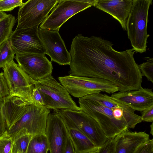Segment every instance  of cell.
<instances>
[{
  "instance_id": "9a60e30c",
  "label": "cell",
  "mask_w": 153,
  "mask_h": 153,
  "mask_svg": "<svg viewBox=\"0 0 153 153\" xmlns=\"http://www.w3.org/2000/svg\"><path fill=\"white\" fill-rule=\"evenodd\" d=\"M111 98L117 102L128 106L134 111H142L153 105V92L152 89L143 88L120 91L112 94Z\"/></svg>"
},
{
  "instance_id": "ffe728a7",
  "label": "cell",
  "mask_w": 153,
  "mask_h": 153,
  "mask_svg": "<svg viewBox=\"0 0 153 153\" xmlns=\"http://www.w3.org/2000/svg\"><path fill=\"white\" fill-rule=\"evenodd\" d=\"M11 136L13 140L12 153H26L33 136L22 130Z\"/></svg>"
},
{
  "instance_id": "4fadbf2b",
  "label": "cell",
  "mask_w": 153,
  "mask_h": 153,
  "mask_svg": "<svg viewBox=\"0 0 153 153\" xmlns=\"http://www.w3.org/2000/svg\"><path fill=\"white\" fill-rule=\"evenodd\" d=\"M59 31L39 28L38 33L45 49L46 54L50 57L51 62L53 61L60 65H70V54Z\"/></svg>"
},
{
  "instance_id": "5bb4252c",
  "label": "cell",
  "mask_w": 153,
  "mask_h": 153,
  "mask_svg": "<svg viewBox=\"0 0 153 153\" xmlns=\"http://www.w3.org/2000/svg\"><path fill=\"white\" fill-rule=\"evenodd\" d=\"M45 135L50 153H64L69 137L68 130L60 115L55 111L48 115Z\"/></svg>"
},
{
  "instance_id": "9c48e42d",
  "label": "cell",
  "mask_w": 153,
  "mask_h": 153,
  "mask_svg": "<svg viewBox=\"0 0 153 153\" xmlns=\"http://www.w3.org/2000/svg\"><path fill=\"white\" fill-rule=\"evenodd\" d=\"M59 0H29L20 7L15 30L38 27Z\"/></svg>"
},
{
  "instance_id": "cb8c5ba5",
  "label": "cell",
  "mask_w": 153,
  "mask_h": 153,
  "mask_svg": "<svg viewBox=\"0 0 153 153\" xmlns=\"http://www.w3.org/2000/svg\"><path fill=\"white\" fill-rule=\"evenodd\" d=\"M13 140L7 130L0 135V153H12Z\"/></svg>"
},
{
  "instance_id": "d6a6232c",
  "label": "cell",
  "mask_w": 153,
  "mask_h": 153,
  "mask_svg": "<svg viewBox=\"0 0 153 153\" xmlns=\"http://www.w3.org/2000/svg\"><path fill=\"white\" fill-rule=\"evenodd\" d=\"M64 153H76L69 136L67 140Z\"/></svg>"
},
{
  "instance_id": "836d02e7",
  "label": "cell",
  "mask_w": 153,
  "mask_h": 153,
  "mask_svg": "<svg viewBox=\"0 0 153 153\" xmlns=\"http://www.w3.org/2000/svg\"><path fill=\"white\" fill-rule=\"evenodd\" d=\"M8 15L5 12L0 11V21L7 16Z\"/></svg>"
},
{
  "instance_id": "2e32d148",
  "label": "cell",
  "mask_w": 153,
  "mask_h": 153,
  "mask_svg": "<svg viewBox=\"0 0 153 153\" xmlns=\"http://www.w3.org/2000/svg\"><path fill=\"white\" fill-rule=\"evenodd\" d=\"M145 132H132L126 129L114 138L115 153H135L142 145L149 140Z\"/></svg>"
},
{
  "instance_id": "4dcf8cb0",
  "label": "cell",
  "mask_w": 153,
  "mask_h": 153,
  "mask_svg": "<svg viewBox=\"0 0 153 153\" xmlns=\"http://www.w3.org/2000/svg\"><path fill=\"white\" fill-rule=\"evenodd\" d=\"M141 117L142 121L153 122V105L149 106L142 111Z\"/></svg>"
},
{
  "instance_id": "44dd1931",
  "label": "cell",
  "mask_w": 153,
  "mask_h": 153,
  "mask_svg": "<svg viewBox=\"0 0 153 153\" xmlns=\"http://www.w3.org/2000/svg\"><path fill=\"white\" fill-rule=\"evenodd\" d=\"M48 146L45 135L33 136L26 153H48Z\"/></svg>"
},
{
  "instance_id": "7a4b0ae2",
  "label": "cell",
  "mask_w": 153,
  "mask_h": 153,
  "mask_svg": "<svg viewBox=\"0 0 153 153\" xmlns=\"http://www.w3.org/2000/svg\"><path fill=\"white\" fill-rule=\"evenodd\" d=\"M78 102L81 111L98 123L108 138H114L142 122L141 116L130 107L120 103L110 108L82 97L79 98Z\"/></svg>"
},
{
  "instance_id": "52a82bcc",
  "label": "cell",
  "mask_w": 153,
  "mask_h": 153,
  "mask_svg": "<svg viewBox=\"0 0 153 153\" xmlns=\"http://www.w3.org/2000/svg\"><path fill=\"white\" fill-rule=\"evenodd\" d=\"M49 109L44 106L28 104L23 114L7 130L12 136L23 130L33 136L45 135L47 120Z\"/></svg>"
},
{
  "instance_id": "484cf974",
  "label": "cell",
  "mask_w": 153,
  "mask_h": 153,
  "mask_svg": "<svg viewBox=\"0 0 153 153\" xmlns=\"http://www.w3.org/2000/svg\"><path fill=\"white\" fill-rule=\"evenodd\" d=\"M23 3L22 0H0V11H10Z\"/></svg>"
},
{
  "instance_id": "6da1fadb",
  "label": "cell",
  "mask_w": 153,
  "mask_h": 153,
  "mask_svg": "<svg viewBox=\"0 0 153 153\" xmlns=\"http://www.w3.org/2000/svg\"><path fill=\"white\" fill-rule=\"evenodd\" d=\"M113 45L100 37L76 36L69 52L70 74L108 80L120 91L138 89L142 76L134 58V51L132 49L118 51Z\"/></svg>"
},
{
  "instance_id": "8fae6325",
  "label": "cell",
  "mask_w": 153,
  "mask_h": 153,
  "mask_svg": "<svg viewBox=\"0 0 153 153\" xmlns=\"http://www.w3.org/2000/svg\"><path fill=\"white\" fill-rule=\"evenodd\" d=\"M14 58L20 67L34 81H39L52 76V63L45 55L17 54Z\"/></svg>"
},
{
  "instance_id": "d590c367",
  "label": "cell",
  "mask_w": 153,
  "mask_h": 153,
  "mask_svg": "<svg viewBox=\"0 0 153 153\" xmlns=\"http://www.w3.org/2000/svg\"><path fill=\"white\" fill-rule=\"evenodd\" d=\"M97 153V151H95V152H90V153Z\"/></svg>"
},
{
  "instance_id": "4316f807",
  "label": "cell",
  "mask_w": 153,
  "mask_h": 153,
  "mask_svg": "<svg viewBox=\"0 0 153 153\" xmlns=\"http://www.w3.org/2000/svg\"><path fill=\"white\" fill-rule=\"evenodd\" d=\"M8 84L3 72L0 73V100H3L10 96Z\"/></svg>"
},
{
  "instance_id": "8992f818",
  "label": "cell",
  "mask_w": 153,
  "mask_h": 153,
  "mask_svg": "<svg viewBox=\"0 0 153 153\" xmlns=\"http://www.w3.org/2000/svg\"><path fill=\"white\" fill-rule=\"evenodd\" d=\"M55 111L60 115L66 126L79 129L97 147L102 146L108 139L98 123L81 111L60 109Z\"/></svg>"
},
{
  "instance_id": "ac0fdd59",
  "label": "cell",
  "mask_w": 153,
  "mask_h": 153,
  "mask_svg": "<svg viewBox=\"0 0 153 153\" xmlns=\"http://www.w3.org/2000/svg\"><path fill=\"white\" fill-rule=\"evenodd\" d=\"M3 100L2 111L5 120L7 130L23 114L28 103L21 98L10 96Z\"/></svg>"
},
{
  "instance_id": "d4e9b609",
  "label": "cell",
  "mask_w": 153,
  "mask_h": 153,
  "mask_svg": "<svg viewBox=\"0 0 153 153\" xmlns=\"http://www.w3.org/2000/svg\"><path fill=\"white\" fill-rule=\"evenodd\" d=\"M142 76H146L147 80L153 83V59H149L138 65Z\"/></svg>"
},
{
  "instance_id": "30bf717a",
  "label": "cell",
  "mask_w": 153,
  "mask_h": 153,
  "mask_svg": "<svg viewBox=\"0 0 153 153\" xmlns=\"http://www.w3.org/2000/svg\"><path fill=\"white\" fill-rule=\"evenodd\" d=\"M3 69L10 96L19 97L31 104V95L34 87L33 79L13 60L7 64Z\"/></svg>"
},
{
  "instance_id": "603a6c76",
  "label": "cell",
  "mask_w": 153,
  "mask_h": 153,
  "mask_svg": "<svg viewBox=\"0 0 153 153\" xmlns=\"http://www.w3.org/2000/svg\"><path fill=\"white\" fill-rule=\"evenodd\" d=\"M15 54L9 38L0 45V68L13 61Z\"/></svg>"
},
{
  "instance_id": "7c38bea8",
  "label": "cell",
  "mask_w": 153,
  "mask_h": 153,
  "mask_svg": "<svg viewBox=\"0 0 153 153\" xmlns=\"http://www.w3.org/2000/svg\"><path fill=\"white\" fill-rule=\"evenodd\" d=\"M38 27L15 30L10 39L15 54L35 53L45 55L46 51L39 38Z\"/></svg>"
},
{
  "instance_id": "f1b7e54d",
  "label": "cell",
  "mask_w": 153,
  "mask_h": 153,
  "mask_svg": "<svg viewBox=\"0 0 153 153\" xmlns=\"http://www.w3.org/2000/svg\"><path fill=\"white\" fill-rule=\"evenodd\" d=\"M31 104L41 106H44L45 100L43 94L39 90L34 86L31 97Z\"/></svg>"
},
{
  "instance_id": "83f0119b",
  "label": "cell",
  "mask_w": 153,
  "mask_h": 153,
  "mask_svg": "<svg viewBox=\"0 0 153 153\" xmlns=\"http://www.w3.org/2000/svg\"><path fill=\"white\" fill-rule=\"evenodd\" d=\"M97 153H115L114 138H108L102 146L98 148Z\"/></svg>"
},
{
  "instance_id": "1f68e13d",
  "label": "cell",
  "mask_w": 153,
  "mask_h": 153,
  "mask_svg": "<svg viewBox=\"0 0 153 153\" xmlns=\"http://www.w3.org/2000/svg\"><path fill=\"white\" fill-rule=\"evenodd\" d=\"M3 104V100H0V135L7 130L5 120L2 111Z\"/></svg>"
},
{
  "instance_id": "d6986e66",
  "label": "cell",
  "mask_w": 153,
  "mask_h": 153,
  "mask_svg": "<svg viewBox=\"0 0 153 153\" xmlns=\"http://www.w3.org/2000/svg\"><path fill=\"white\" fill-rule=\"evenodd\" d=\"M66 127L76 153H88L97 151L99 147L81 131L72 126Z\"/></svg>"
},
{
  "instance_id": "e575fe53",
  "label": "cell",
  "mask_w": 153,
  "mask_h": 153,
  "mask_svg": "<svg viewBox=\"0 0 153 153\" xmlns=\"http://www.w3.org/2000/svg\"><path fill=\"white\" fill-rule=\"evenodd\" d=\"M150 128H151L150 133L152 134H152H153V122L152 123V124L150 125Z\"/></svg>"
},
{
  "instance_id": "3957f363",
  "label": "cell",
  "mask_w": 153,
  "mask_h": 153,
  "mask_svg": "<svg viewBox=\"0 0 153 153\" xmlns=\"http://www.w3.org/2000/svg\"><path fill=\"white\" fill-rule=\"evenodd\" d=\"M152 4V0H133L126 26L134 52L142 53L146 51L148 12Z\"/></svg>"
},
{
  "instance_id": "f546056e",
  "label": "cell",
  "mask_w": 153,
  "mask_h": 153,
  "mask_svg": "<svg viewBox=\"0 0 153 153\" xmlns=\"http://www.w3.org/2000/svg\"><path fill=\"white\" fill-rule=\"evenodd\" d=\"M135 153H153V140L149 139L141 145Z\"/></svg>"
},
{
  "instance_id": "277c9868",
  "label": "cell",
  "mask_w": 153,
  "mask_h": 153,
  "mask_svg": "<svg viewBox=\"0 0 153 153\" xmlns=\"http://www.w3.org/2000/svg\"><path fill=\"white\" fill-rule=\"evenodd\" d=\"M58 79L69 94L76 98L101 92L112 94L118 91V87L113 83L101 78L70 74L59 77Z\"/></svg>"
},
{
  "instance_id": "7402d4cb",
  "label": "cell",
  "mask_w": 153,
  "mask_h": 153,
  "mask_svg": "<svg viewBox=\"0 0 153 153\" xmlns=\"http://www.w3.org/2000/svg\"><path fill=\"white\" fill-rule=\"evenodd\" d=\"M16 21L14 16L8 14L0 21V45L10 38Z\"/></svg>"
},
{
  "instance_id": "5b68a950",
  "label": "cell",
  "mask_w": 153,
  "mask_h": 153,
  "mask_svg": "<svg viewBox=\"0 0 153 153\" xmlns=\"http://www.w3.org/2000/svg\"><path fill=\"white\" fill-rule=\"evenodd\" d=\"M33 82L43 94L44 107L56 111L60 109L80 111L66 89L52 76L41 80Z\"/></svg>"
},
{
  "instance_id": "e0dca14e",
  "label": "cell",
  "mask_w": 153,
  "mask_h": 153,
  "mask_svg": "<svg viewBox=\"0 0 153 153\" xmlns=\"http://www.w3.org/2000/svg\"><path fill=\"white\" fill-rule=\"evenodd\" d=\"M133 0H97L95 7L111 15L126 30V21Z\"/></svg>"
},
{
  "instance_id": "ba28073f",
  "label": "cell",
  "mask_w": 153,
  "mask_h": 153,
  "mask_svg": "<svg viewBox=\"0 0 153 153\" xmlns=\"http://www.w3.org/2000/svg\"><path fill=\"white\" fill-rule=\"evenodd\" d=\"M97 1L59 0L39 28L52 30H59L62 25L74 15L91 6L95 7Z\"/></svg>"
}]
</instances>
